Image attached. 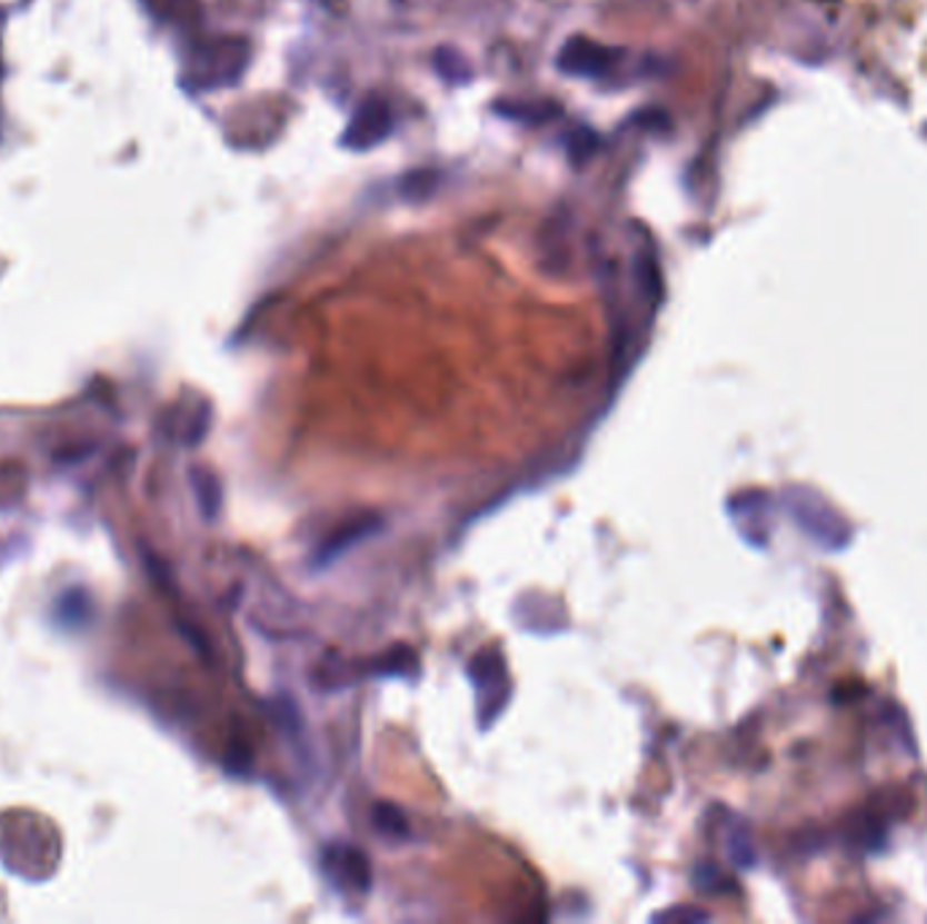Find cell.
<instances>
[{
  "label": "cell",
  "mask_w": 927,
  "mask_h": 924,
  "mask_svg": "<svg viewBox=\"0 0 927 924\" xmlns=\"http://www.w3.org/2000/svg\"><path fill=\"white\" fill-rule=\"evenodd\" d=\"M190 480H193L196 499H199V507H201L203 516H207V518L218 516L220 501H222L218 475L209 473V469H203V467H196L193 475H190Z\"/></svg>",
  "instance_id": "ba28073f"
},
{
  "label": "cell",
  "mask_w": 927,
  "mask_h": 924,
  "mask_svg": "<svg viewBox=\"0 0 927 924\" xmlns=\"http://www.w3.org/2000/svg\"><path fill=\"white\" fill-rule=\"evenodd\" d=\"M435 185H437V171H416L405 179V193L412 198L429 196Z\"/></svg>",
  "instance_id": "2e32d148"
},
{
  "label": "cell",
  "mask_w": 927,
  "mask_h": 924,
  "mask_svg": "<svg viewBox=\"0 0 927 924\" xmlns=\"http://www.w3.org/2000/svg\"><path fill=\"white\" fill-rule=\"evenodd\" d=\"M729 518L738 526L740 537L746 543L757 545V548H765L770 539V526H772V501L765 491H744L732 496L727 505Z\"/></svg>",
  "instance_id": "5b68a950"
},
{
  "label": "cell",
  "mask_w": 927,
  "mask_h": 924,
  "mask_svg": "<svg viewBox=\"0 0 927 924\" xmlns=\"http://www.w3.org/2000/svg\"><path fill=\"white\" fill-rule=\"evenodd\" d=\"M595 145H597V136L591 133L589 128H580L578 133H575V141H570V155H575V158H584V155H589L591 150H595Z\"/></svg>",
  "instance_id": "ac0fdd59"
},
{
  "label": "cell",
  "mask_w": 927,
  "mask_h": 924,
  "mask_svg": "<svg viewBox=\"0 0 927 924\" xmlns=\"http://www.w3.org/2000/svg\"><path fill=\"white\" fill-rule=\"evenodd\" d=\"M375 827L380 829L382 835H391V838H407L410 835V824H407L405 811L397 808L391 803H380L375 808Z\"/></svg>",
  "instance_id": "8fae6325"
},
{
  "label": "cell",
  "mask_w": 927,
  "mask_h": 924,
  "mask_svg": "<svg viewBox=\"0 0 927 924\" xmlns=\"http://www.w3.org/2000/svg\"><path fill=\"white\" fill-rule=\"evenodd\" d=\"M90 613V597L82 588H71V592L60 594L58 607H54V618L63 626H77L88 622Z\"/></svg>",
  "instance_id": "30bf717a"
},
{
  "label": "cell",
  "mask_w": 927,
  "mask_h": 924,
  "mask_svg": "<svg viewBox=\"0 0 927 924\" xmlns=\"http://www.w3.org/2000/svg\"><path fill=\"white\" fill-rule=\"evenodd\" d=\"M467 673L475 686V697H478L480 727L488 729L502 716L505 705L510 699L508 665H505L499 648H484L472 656Z\"/></svg>",
  "instance_id": "7a4b0ae2"
},
{
  "label": "cell",
  "mask_w": 927,
  "mask_h": 924,
  "mask_svg": "<svg viewBox=\"0 0 927 924\" xmlns=\"http://www.w3.org/2000/svg\"><path fill=\"white\" fill-rule=\"evenodd\" d=\"M654 920L659 922H708V914L700 908H670L657 914Z\"/></svg>",
  "instance_id": "e0dca14e"
},
{
  "label": "cell",
  "mask_w": 927,
  "mask_h": 924,
  "mask_svg": "<svg viewBox=\"0 0 927 924\" xmlns=\"http://www.w3.org/2000/svg\"><path fill=\"white\" fill-rule=\"evenodd\" d=\"M695 882H697V886H700L702 892H710V895H719V892H725L727 890V882L729 878L725 876V873L719 871V867H714V865H700L695 871Z\"/></svg>",
  "instance_id": "9a60e30c"
},
{
  "label": "cell",
  "mask_w": 927,
  "mask_h": 924,
  "mask_svg": "<svg viewBox=\"0 0 927 924\" xmlns=\"http://www.w3.org/2000/svg\"><path fill=\"white\" fill-rule=\"evenodd\" d=\"M382 526V520L377 516H358L348 524L339 526L337 531H331L329 537L320 543V548L315 550V567H329L339 559L342 554H348L350 548H356L358 543H363L367 537H372L377 529Z\"/></svg>",
  "instance_id": "52a82bcc"
},
{
  "label": "cell",
  "mask_w": 927,
  "mask_h": 924,
  "mask_svg": "<svg viewBox=\"0 0 927 924\" xmlns=\"http://www.w3.org/2000/svg\"><path fill=\"white\" fill-rule=\"evenodd\" d=\"M375 669L380 675H401V678H405V675H412L418 669L416 650L407 648V645H399V648H393L386 659L377 662Z\"/></svg>",
  "instance_id": "7c38bea8"
},
{
  "label": "cell",
  "mask_w": 927,
  "mask_h": 924,
  "mask_svg": "<svg viewBox=\"0 0 927 924\" xmlns=\"http://www.w3.org/2000/svg\"><path fill=\"white\" fill-rule=\"evenodd\" d=\"M556 63H559L561 73L595 79L610 71V66L616 63V52L614 49L602 47V43L584 39V36H575V39H570L565 47H561Z\"/></svg>",
  "instance_id": "8992f818"
},
{
  "label": "cell",
  "mask_w": 927,
  "mask_h": 924,
  "mask_svg": "<svg viewBox=\"0 0 927 924\" xmlns=\"http://www.w3.org/2000/svg\"><path fill=\"white\" fill-rule=\"evenodd\" d=\"M729 857L738 867H751L754 860H757V854H754V846H751V838L746 829H738V833H732V838H729Z\"/></svg>",
  "instance_id": "5bb4252c"
},
{
  "label": "cell",
  "mask_w": 927,
  "mask_h": 924,
  "mask_svg": "<svg viewBox=\"0 0 927 924\" xmlns=\"http://www.w3.org/2000/svg\"><path fill=\"white\" fill-rule=\"evenodd\" d=\"M784 505H787L789 516L795 524L806 531L819 548L840 550L851 543V526L825 496H819L811 488H789L784 494Z\"/></svg>",
  "instance_id": "6da1fadb"
},
{
  "label": "cell",
  "mask_w": 927,
  "mask_h": 924,
  "mask_svg": "<svg viewBox=\"0 0 927 924\" xmlns=\"http://www.w3.org/2000/svg\"><path fill=\"white\" fill-rule=\"evenodd\" d=\"M499 115L510 117V120L518 122H531V126H540V122L551 120V117L559 115V107L548 101H510V103H497Z\"/></svg>",
  "instance_id": "9c48e42d"
},
{
  "label": "cell",
  "mask_w": 927,
  "mask_h": 924,
  "mask_svg": "<svg viewBox=\"0 0 927 924\" xmlns=\"http://www.w3.org/2000/svg\"><path fill=\"white\" fill-rule=\"evenodd\" d=\"M391 126H393V120H391V109H388V103L382 101V98L369 96L367 101L356 109L353 120L348 122V128H345L342 147H348V150H353V152L372 150V147L382 145V141L388 139Z\"/></svg>",
  "instance_id": "277c9868"
},
{
  "label": "cell",
  "mask_w": 927,
  "mask_h": 924,
  "mask_svg": "<svg viewBox=\"0 0 927 924\" xmlns=\"http://www.w3.org/2000/svg\"><path fill=\"white\" fill-rule=\"evenodd\" d=\"M435 63H437V71H440V77L448 79V82L459 85L464 79H469V71H467V60L461 58L456 49H448L442 47L440 52L435 54Z\"/></svg>",
  "instance_id": "4fadbf2b"
},
{
  "label": "cell",
  "mask_w": 927,
  "mask_h": 924,
  "mask_svg": "<svg viewBox=\"0 0 927 924\" xmlns=\"http://www.w3.org/2000/svg\"><path fill=\"white\" fill-rule=\"evenodd\" d=\"M323 871L329 882L342 892H363L372 890V865L361 848L350 843H331L323 848Z\"/></svg>",
  "instance_id": "3957f363"
}]
</instances>
